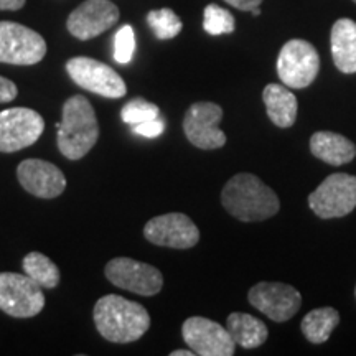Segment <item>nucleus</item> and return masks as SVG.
<instances>
[{
  "label": "nucleus",
  "instance_id": "obj_31",
  "mask_svg": "<svg viewBox=\"0 0 356 356\" xmlns=\"http://www.w3.org/2000/svg\"><path fill=\"white\" fill-rule=\"evenodd\" d=\"M195 355V351L191 350V351H188V350H175V351H172L170 353V356H193Z\"/></svg>",
  "mask_w": 356,
  "mask_h": 356
},
{
  "label": "nucleus",
  "instance_id": "obj_1",
  "mask_svg": "<svg viewBox=\"0 0 356 356\" xmlns=\"http://www.w3.org/2000/svg\"><path fill=\"white\" fill-rule=\"evenodd\" d=\"M225 210L244 222L264 221L277 215L280 202L275 191L252 173H238L221 191Z\"/></svg>",
  "mask_w": 356,
  "mask_h": 356
},
{
  "label": "nucleus",
  "instance_id": "obj_13",
  "mask_svg": "<svg viewBox=\"0 0 356 356\" xmlns=\"http://www.w3.org/2000/svg\"><path fill=\"white\" fill-rule=\"evenodd\" d=\"M185 343L200 356H231L236 343L222 325L204 317H190L181 325Z\"/></svg>",
  "mask_w": 356,
  "mask_h": 356
},
{
  "label": "nucleus",
  "instance_id": "obj_6",
  "mask_svg": "<svg viewBox=\"0 0 356 356\" xmlns=\"http://www.w3.org/2000/svg\"><path fill=\"white\" fill-rule=\"evenodd\" d=\"M320 70V56L315 47L305 40H289L280 48L277 74L286 86L292 89L309 88Z\"/></svg>",
  "mask_w": 356,
  "mask_h": 356
},
{
  "label": "nucleus",
  "instance_id": "obj_11",
  "mask_svg": "<svg viewBox=\"0 0 356 356\" xmlns=\"http://www.w3.org/2000/svg\"><path fill=\"white\" fill-rule=\"evenodd\" d=\"M221 106L215 102H195L184 118L186 139L202 150H215L226 144V134L220 129Z\"/></svg>",
  "mask_w": 356,
  "mask_h": 356
},
{
  "label": "nucleus",
  "instance_id": "obj_23",
  "mask_svg": "<svg viewBox=\"0 0 356 356\" xmlns=\"http://www.w3.org/2000/svg\"><path fill=\"white\" fill-rule=\"evenodd\" d=\"M147 24L159 40L175 38L184 29L180 17L172 8H159L147 13Z\"/></svg>",
  "mask_w": 356,
  "mask_h": 356
},
{
  "label": "nucleus",
  "instance_id": "obj_30",
  "mask_svg": "<svg viewBox=\"0 0 356 356\" xmlns=\"http://www.w3.org/2000/svg\"><path fill=\"white\" fill-rule=\"evenodd\" d=\"M25 0H0V10H20Z\"/></svg>",
  "mask_w": 356,
  "mask_h": 356
},
{
  "label": "nucleus",
  "instance_id": "obj_4",
  "mask_svg": "<svg viewBox=\"0 0 356 356\" xmlns=\"http://www.w3.org/2000/svg\"><path fill=\"white\" fill-rule=\"evenodd\" d=\"M309 207L323 220L350 215L356 208V177L348 173L328 175L310 193Z\"/></svg>",
  "mask_w": 356,
  "mask_h": 356
},
{
  "label": "nucleus",
  "instance_id": "obj_3",
  "mask_svg": "<svg viewBox=\"0 0 356 356\" xmlns=\"http://www.w3.org/2000/svg\"><path fill=\"white\" fill-rule=\"evenodd\" d=\"M58 127V149L68 160H79L99 139V122L95 108L84 96H71L63 104Z\"/></svg>",
  "mask_w": 356,
  "mask_h": 356
},
{
  "label": "nucleus",
  "instance_id": "obj_16",
  "mask_svg": "<svg viewBox=\"0 0 356 356\" xmlns=\"http://www.w3.org/2000/svg\"><path fill=\"white\" fill-rule=\"evenodd\" d=\"M20 185L33 197L51 200L60 197L66 188L65 173L50 162L40 159H26L17 168Z\"/></svg>",
  "mask_w": 356,
  "mask_h": 356
},
{
  "label": "nucleus",
  "instance_id": "obj_21",
  "mask_svg": "<svg viewBox=\"0 0 356 356\" xmlns=\"http://www.w3.org/2000/svg\"><path fill=\"white\" fill-rule=\"evenodd\" d=\"M338 323H340V314L333 307H320L305 315L300 328L310 343L320 345L330 338Z\"/></svg>",
  "mask_w": 356,
  "mask_h": 356
},
{
  "label": "nucleus",
  "instance_id": "obj_22",
  "mask_svg": "<svg viewBox=\"0 0 356 356\" xmlns=\"http://www.w3.org/2000/svg\"><path fill=\"white\" fill-rule=\"evenodd\" d=\"M24 270L30 279H33L43 289H55L60 284V269L50 257L42 252H30L24 257Z\"/></svg>",
  "mask_w": 356,
  "mask_h": 356
},
{
  "label": "nucleus",
  "instance_id": "obj_10",
  "mask_svg": "<svg viewBox=\"0 0 356 356\" xmlns=\"http://www.w3.org/2000/svg\"><path fill=\"white\" fill-rule=\"evenodd\" d=\"M44 131V121L37 111L12 108L0 113V152H19L33 145Z\"/></svg>",
  "mask_w": 356,
  "mask_h": 356
},
{
  "label": "nucleus",
  "instance_id": "obj_19",
  "mask_svg": "<svg viewBox=\"0 0 356 356\" xmlns=\"http://www.w3.org/2000/svg\"><path fill=\"white\" fill-rule=\"evenodd\" d=\"M267 115L277 127H291L297 119V97L291 89L280 84H267L262 91Z\"/></svg>",
  "mask_w": 356,
  "mask_h": 356
},
{
  "label": "nucleus",
  "instance_id": "obj_32",
  "mask_svg": "<svg viewBox=\"0 0 356 356\" xmlns=\"http://www.w3.org/2000/svg\"><path fill=\"white\" fill-rule=\"evenodd\" d=\"M251 12H252V15H256V17H257V15H259V13H261V8H259V7H256V8H252Z\"/></svg>",
  "mask_w": 356,
  "mask_h": 356
},
{
  "label": "nucleus",
  "instance_id": "obj_27",
  "mask_svg": "<svg viewBox=\"0 0 356 356\" xmlns=\"http://www.w3.org/2000/svg\"><path fill=\"white\" fill-rule=\"evenodd\" d=\"M163 129H165V122H163L160 118L150 119V121H145V122H140V124H136V126H132V131L136 132L137 136L147 137V139L159 137L160 134L163 132Z\"/></svg>",
  "mask_w": 356,
  "mask_h": 356
},
{
  "label": "nucleus",
  "instance_id": "obj_17",
  "mask_svg": "<svg viewBox=\"0 0 356 356\" xmlns=\"http://www.w3.org/2000/svg\"><path fill=\"white\" fill-rule=\"evenodd\" d=\"M310 152L328 165L338 167L356 157V145L340 134L320 131L310 137Z\"/></svg>",
  "mask_w": 356,
  "mask_h": 356
},
{
  "label": "nucleus",
  "instance_id": "obj_5",
  "mask_svg": "<svg viewBox=\"0 0 356 356\" xmlns=\"http://www.w3.org/2000/svg\"><path fill=\"white\" fill-rule=\"evenodd\" d=\"M42 286L26 274L0 273V310L13 318H30L44 307Z\"/></svg>",
  "mask_w": 356,
  "mask_h": 356
},
{
  "label": "nucleus",
  "instance_id": "obj_9",
  "mask_svg": "<svg viewBox=\"0 0 356 356\" xmlns=\"http://www.w3.org/2000/svg\"><path fill=\"white\" fill-rule=\"evenodd\" d=\"M106 277L115 287L152 297L163 287V275L157 267L139 262L131 257H114L106 264Z\"/></svg>",
  "mask_w": 356,
  "mask_h": 356
},
{
  "label": "nucleus",
  "instance_id": "obj_8",
  "mask_svg": "<svg viewBox=\"0 0 356 356\" xmlns=\"http://www.w3.org/2000/svg\"><path fill=\"white\" fill-rule=\"evenodd\" d=\"M66 71L70 78L86 91L95 92L97 96L119 99L126 96L127 86L111 66L92 60L88 56H74L66 63Z\"/></svg>",
  "mask_w": 356,
  "mask_h": 356
},
{
  "label": "nucleus",
  "instance_id": "obj_15",
  "mask_svg": "<svg viewBox=\"0 0 356 356\" xmlns=\"http://www.w3.org/2000/svg\"><path fill=\"white\" fill-rule=\"evenodd\" d=\"M119 20V8L109 0H86L70 13L68 32L74 38L88 42L113 29Z\"/></svg>",
  "mask_w": 356,
  "mask_h": 356
},
{
  "label": "nucleus",
  "instance_id": "obj_20",
  "mask_svg": "<svg viewBox=\"0 0 356 356\" xmlns=\"http://www.w3.org/2000/svg\"><path fill=\"white\" fill-rule=\"evenodd\" d=\"M226 330L229 332L234 343L241 348L252 350L257 346L264 345L267 340L266 323L262 320L256 318L254 315L243 314V312H234L226 320Z\"/></svg>",
  "mask_w": 356,
  "mask_h": 356
},
{
  "label": "nucleus",
  "instance_id": "obj_12",
  "mask_svg": "<svg viewBox=\"0 0 356 356\" xmlns=\"http://www.w3.org/2000/svg\"><path fill=\"white\" fill-rule=\"evenodd\" d=\"M254 309L277 323L291 320L300 310L302 296L296 287L284 282H259L248 293Z\"/></svg>",
  "mask_w": 356,
  "mask_h": 356
},
{
  "label": "nucleus",
  "instance_id": "obj_2",
  "mask_svg": "<svg viewBox=\"0 0 356 356\" xmlns=\"http://www.w3.org/2000/svg\"><path fill=\"white\" fill-rule=\"evenodd\" d=\"M95 323L101 337L113 343L137 341L150 327V315L144 305L109 293L95 305Z\"/></svg>",
  "mask_w": 356,
  "mask_h": 356
},
{
  "label": "nucleus",
  "instance_id": "obj_28",
  "mask_svg": "<svg viewBox=\"0 0 356 356\" xmlns=\"http://www.w3.org/2000/svg\"><path fill=\"white\" fill-rule=\"evenodd\" d=\"M19 95V89H17L15 83L10 79L0 76V102H8L13 101Z\"/></svg>",
  "mask_w": 356,
  "mask_h": 356
},
{
  "label": "nucleus",
  "instance_id": "obj_33",
  "mask_svg": "<svg viewBox=\"0 0 356 356\" xmlns=\"http://www.w3.org/2000/svg\"><path fill=\"white\" fill-rule=\"evenodd\" d=\"M355 296H356V289H355Z\"/></svg>",
  "mask_w": 356,
  "mask_h": 356
},
{
  "label": "nucleus",
  "instance_id": "obj_34",
  "mask_svg": "<svg viewBox=\"0 0 356 356\" xmlns=\"http://www.w3.org/2000/svg\"><path fill=\"white\" fill-rule=\"evenodd\" d=\"M353 2H355V3H356V0H353Z\"/></svg>",
  "mask_w": 356,
  "mask_h": 356
},
{
  "label": "nucleus",
  "instance_id": "obj_18",
  "mask_svg": "<svg viewBox=\"0 0 356 356\" xmlns=\"http://www.w3.org/2000/svg\"><path fill=\"white\" fill-rule=\"evenodd\" d=\"M333 63L341 73H356V22L350 19L337 20L332 26Z\"/></svg>",
  "mask_w": 356,
  "mask_h": 356
},
{
  "label": "nucleus",
  "instance_id": "obj_24",
  "mask_svg": "<svg viewBox=\"0 0 356 356\" xmlns=\"http://www.w3.org/2000/svg\"><path fill=\"white\" fill-rule=\"evenodd\" d=\"M234 17L233 13L226 8L215 3L204 7L203 13V29L204 32L210 35H225V33H233L234 32Z\"/></svg>",
  "mask_w": 356,
  "mask_h": 356
},
{
  "label": "nucleus",
  "instance_id": "obj_14",
  "mask_svg": "<svg viewBox=\"0 0 356 356\" xmlns=\"http://www.w3.org/2000/svg\"><path fill=\"white\" fill-rule=\"evenodd\" d=\"M147 241L157 246L173 249H190L200 241V231L184 213H167L155 216L145 225Z\"/></svg>",
  "mask_w": 356,
  "mask_h": 356
},
{
  "label": "nucleus",
  "instance_id": "obj_25",
  "mask_svg": "<svg viewBox=\"0 0 356 356\" xmlns=\"http://www.w3.org/2000/svg\"><path fill=\"white\" fill-rule=\"evenodd\" d=\"M121 118L129 126H136V124L160 118V109L159 106L152 104V102L137 97V99L127 102L124 106L121 111Z\"/></svg>",
  "mask_w": 356,
  "mask_h": 356
},
{
  "label": "nucleus",
  "instance_id": "obj_7",
  "mask_svg": "<svg viewBox=\"0 0 356 356\" xmlns=\"http://www.w3.org/2000/svg\"><path fill=\"white\" fill-rule=\"evenodd\" d=\"M47 55L42 35L15 22H0V63L30 66Z\"/></svg>",
  "mask_w": 356,
  "mask_h": 356
},
{
  "label": "nucleus",
  "instance_id": "obj_26",
  "mask_svg": "<svg viewBox=\"0 0 356 356\" xmlns=\"http://www.w3.org/2000/svg\"><path fill=\"white\" fill-rule=\"evenodd\" d=\"M136 51V33L131 25H122L114 37V60L127 65Z\"/></svg>",
  "mask_w": 356,
  "mask_h": 356
},
{
  "label": "nucleus",
  "instance_id": "obj_29",
  "mask_svg": "<svg viewBox=\"0 0 356 356\" xmlns=\"http://www.w3.org/2000/svg\"><path fill=\"white\" fill-rule=\"evenodd\" d=\"M226 3H229L231 7H236L238 10L243 12H251L252 8L259 7L264 0H225Z\"/></svg>",
  "mask_w": 356,
  "mask_h": 356
}]
</instances>
